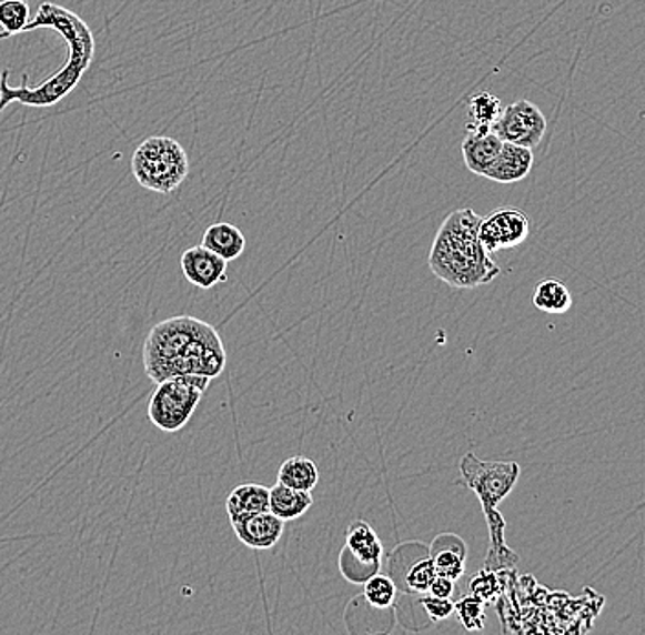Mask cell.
Instances as JSON below:
<instances>
[{"label":"cell","mask_w":645,"mask_h":635,"mask_svg":"<svg viewBox=\"0 0 645 635\" xmlns=\"http://www.w3.org/2000/svg\"><path fill=\"white\" fill-rule=\"evenodd\" d=\"M39 28H48L61 33L69 44V59L58 72L52 73L44 83L28 87V75H22L19 87H11L10 70L0 73V112L10 103H21L33 109H48L63 101L81 83L84 72L94 61L95 39L89 24L63 6L42 2L32 21L28 22L24 33Z\"/></svg>","instance_id":"1"},{"label":"cell","mask_w":645,"mask_h":635,"mask_svg":"<svg viewBox=\"0 0 645 635\" xmlns=\"http://www.w3.org/2000/svg\"><path fill=\"white\" fill-rule=\"evenodd\" d=\"M0 41H2V32H0Z\"/></svg>","instance_id":"28"},{"label":"cell","mask_w":645,"mask_h":635,"mask_svg":"<svg viewBox=\"0 0 645 635\" xmlns=\"http://www.w3.org/2000/svg\"><path fill=\"white\" fill-rule=\"evenodd\" d=\"M420 606L424 608L425 614L430 615L431 619L439 623V621H446L455 614V603L444 597H436V595L424 594L420 599Z\"/></svg>","instance_id":"26"},{"label":"cell","mask_w":645,"mask_h":635,"mask_svg":"<svg viewBox=\"0 0 645 635\" xmlns=\"http://www.w3.org/2000/svg\"><path fill=\"white\" fill-rule=\"evenodd\" d=\"M532 302L540 312L562 315L572 308V293L565 282L557 281V279H545V281L537 282Z\"/></svg>","instance_id":"18"},{"label":"cell","mask_w":645,"mask_h":635,"mask_svg":"<svg viewBox=\"0 0 645 635\" xmlns=\"http://www.w3.org/2000/svg\"><path fill=\"white\" fill-rule=\"evenodd\" d=\"M230 521L236 538L250 550H259V552L272 550L283 538L284 521L270 511L246 513Z\"/></svg>","instance_id":"9"},{"label":"cell","mask_w":645,"mask_h":635,"mask_svg":"<svg viewBox=\"0 0 645 635\" xmlns=\"http://www.w3.org/2000/svg\"><path fill=\"white\" fill-rule=\"evenodd\" d=\"M503 109V101L498 100L497 95L490 94V92H478L467 104V114H470V125L467 127L492 129Z\"/></svg>","instance_id":"20"},{"label":"cell","mask_w":645,"mask_h":635,"mask_svg":"<svg viewBox=\"0 0 645 635\" xmlns=\"http://www.w3.org/2000/svg\"><path fill=\"white\" fill-rule=\"evenodd\" d=\"M202 245L222 256L224 261H236L246 251V236L236 225L219 222L204 231Z\"/></svg>","instance_id":"15"},{"label":"cell","mask_w":645,"mask_h":635,"mask_svg":"<svg viewBox=\"0 0 645 635\" xmlns=\"http://www.w3.org/2000/svg\"><path fill=\"white\" fill-rule=\"evenodd\" d=\"M439 541H433L430 552L433 563H435L436 575L461 581L466 573V544L456 535L436 536Z\"/></svg>","instance_id":"13"},{"label":"cell","mask_w":645,"mask_h":635,"mask_svg":"<svg viewBox=\"0 0 645 635\" xmlns=\"http://www.w3.org/2000/svg\"><path fill=\"white\" fill-rule=\"evenodd\" d=\"M226 511L230 518L246 515V513L270 511V487L261 484L236 485L228 496Z\"/></svg>","instance_id":"17"},{"label":"cell","mask_w":645,"mask_h":635,"mask_svg":"<svg viewBox=\"0 0 645 635\" xmlns=\"http://www.w3.org/2000/svg\"><path fill=\"white\" fill-rule=\"evenodd\" d=\"M30 19V6L27 0H0V28L6 39L24 33Z\"/></svg>","instance_id":"22"},{"label":"cell","mask_w":645,"mask_h":635,"mask_svg":"<svg viewBox=\"0 0 645 635\" xmlns=\"http://www.w3.org/2000/svg\"><path fill=\"white\" fill-rule=\"evenodd\" d=\"M532 168H534L532 149L504 141L498 157L483 178L497 183L521 182L531 174Z\"/></svg>","instance_id":"12"},{"label":"cell","mask_w":645,"mask_h":635,"mask_svg":"<svg viewBox=\"0 0 645 635\" xmlns=\"http://www.w3.org/2000/svg\"><path fill=\"white\" fill-rule=\"evenodd\" d=\"M345 547L351 553L352 557L360 561V563L379 568L382 566L383 544L379 533L374 532V527L367 521L352 522L351 526L346 527Z\"/></svg>","instance_id":"14"},{"label":"cell","mask_w":645,"mask_h":635,"mask_svg":"<svg viewBox=\"0 0 645 635\" xmlns=\"http://www.w3.org/2000/svg\"><path fill=\"white\" fill-rule=\"evenodd\" d=\"M435 577L436 570L433 558H420L415 564H411V568L405 573V586L410 589V594L424 595L430 592Z\"/></svg>","instance_id":"24"},{"label":"cell","mask_w":645,"mask_h":635,"mask_svg":"<svg viewBox=\"0 0 645 635\" xmlns=\"http://www.w3.org/2000/svg\"><path fill=\"white\" fill-rule=\"evenodd\" d=\"M455 614L461 621V625L467 632L484 631V619H486V603L477 599L475 595L467 594L455 603Z\"/></svg>","instance_id":"23"},{"label":"cell","mask_w":645,"mask_h":635,"mask_svg":"<svg viewBox=\"0 0 645 635\" xmlns=\"http://www.w3.org/2000/svg\"><path fill=\"white\" fill-rule=\"evenodd\" d=\"M132 174L143 189L171 194L190 174V158L179 141L168 135H151L137 147L131 160Z\"/></svg>","instance_id":"5"},{"label":"cell","mask_w":645,"mask_h":635,"mask_svg":"<svg viewBox=\"0 0 645 635\" xmlns=\"http://www.w3.org/2000/svg\"><path fill=\"white\" fill-rule=\"evenodd\" d=\"M180 268L185 279L200 290H211L228 281V262L202 244L182 253Z\"/></svg>","instance_id":"10"},{"label":"cell","mask_w":645,"mask_h":635,"mask_svg":"<svg viewBox=\"0 0 645 635\" xmlns=\"http://www.w3.org/2000/svg\"><path fill=\"white\" fill-rule=\"evenodd\" d=\"M458 473L462 484L477 496L488 524L490 552L484 568L492 572L514 568L520 557L506 544V521L497 507L514 491L521 476L520 464L512 460H481L477 454L467 453L462 456Z\"/></svg>","instance_id":"4"},{"label":"cell","mask_w":645,"mask_h":635,"mask_svg":"<svg viewBox=\"0 0 645 635\" xmlns=\"http://www.w3.org/2000/svg\"><path fill=\"white\" fill-rule=\"evenodd\" d=\"M396 595H399V586L389 575L374 573L373 577H369L363 583V597L373 608H391L396 601Z\"/></svg>","instance_id":"21"},{"label":"cell","mask_w":645,"mask_h":635,"mask_svg":"<svg viewBox=\"0 0 645 635\" xmlns=\"http://www.w3.org/2000/svg\"><path fill=\"white\" fill-rule=\"evenodd\" d=\"M453 592H455V581L436 575L427 594L436 595V597H444V599H452Z\"/></svg>","instance_id":"27"},{"label":"cell","mask_w":645,"mask_h":635,"mask_svg":"<svg viewBox=\"0 0 645 635\" xmlns=\"http://www.w3.org/2000/svg\"><path fill=\"white\" fill-rule=\"evenodd\" d=\"M205 375H177L158 383L151 396L148 416L154 427L162 433H179L190 423L200 400L211 385Z\"/></svg>","instance_id":"6"},{"label":"cell","mask_w":645,"mask_h":635,"mask_svg":"<svg viewBox=\"0 0 645 635\" xmlns=\"http://www.w3.org/2000/svg\"><path fill=\"white\" fill-rule=\"evenodd\" d=\"M226 363L221 334L193 315H174L154 324L143 343V369L157 385L188 374L215 380Z\"/></svg>","instance_id":"2"},{"label":"cell","mask_w":645,"mask_h":635,"mask_svg":"<svg viewBox=\"0 0 645 635\" xmlns=\"http://www.w3.org/2000/svg\"><path fill=\"white\" fill-rule=\"evenodd\" d=\"M470 594L475 595L477 599L484 603H494L497 595L501 594V581H498L497 572L484 568L478 572L475 577L470 581Z\"/></svg>","instance_id":"25"},{"label":"cell","mask_w":645,"mask_h":635,"mask_svg":"<svg viewBox=\"0 0 645 635\" xmlns=\"http://www.w3.org/2000/svg\"><path fill=\"white\" fill-rule=\"evenodd\" d=\"M278 482L289 485L292 490L312 493L320 482V471H318V465L306 456H292L284 460L283 465L279 467Z\"/></svg>","instance_id":"19"},{"label":"cell","mask_w":645,"mask_h":635,"mask_svg":"<svg viewBox=\"0 0 645 635\" xmlns=\"http://www.w3.org/2000/svg\"><path fill=\"white\" fill-rule=\"evenodd\" d=\"M483 216L473 209H456L447 214L430 250V270L439 281L455 290H473L494 282L501 268L492 259L481 236Z\"/></svg>","instance_id":"3"},{"label":"cell","mask_w":645,"mask_h":635,"mask_svg":"<svg viewBox=\"0 0 645 635\" xmlns=\"http://www.w3.org/2000/svg\"><path fill=\"white\" fill-rule=\"evenodd\" d=\"M546 127L548 123L540 107L532 101L520 100L504 107L492 131L506 143L528 147L534 151L545 138Z\"/></svg>","instance_id":"7"},{"label":"cell","mask_w":645,"mask_h":635,"mask_svg":"<svg viewBox=\"0 0 645 635\" xmlns=\"http://www.w3.org/2000/svg\"><path fill=\"white\" fill-rule=\"evenodd\" d=\"M531 234V219L517 208H498L484 216L478 236L490 255L523 244Z\"/></svg>","instance_id":"8"},{"label":"cell","mask_w":645,"mask_h":635,"mask_svg":"<svg viewBox=\"0 0 645 635\" xmlns=\"http://www.w3.org/2000/svg\"><path fill=\"white\" fill-rule=\"evenodd\" d=\"M503 143L504 141L492 129L467 127L466 138L462 141V158L467 171L484 177L503 149Z\"/></svg>","instance_id":"11"},{"label":"cell","mask_w":645,"mask_h":635,"mask_svg":"<svg viewBox=\"0 0 645 635\" xmlns=\"http://www.w3.org/2000/svg\"><path fill=\"white\" fill-rule=\"evenodd\" d=\"M314 505V498L310 491L292 490L289 485L275 484L270 487V513L279 516L281 521H298L309 513Z\"/></svg>","instance_id":"16"}]
</instances>
